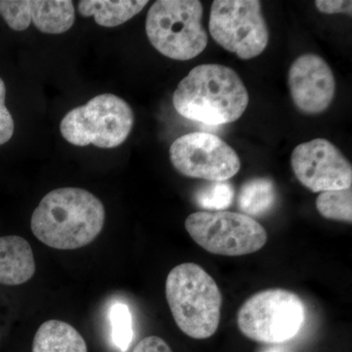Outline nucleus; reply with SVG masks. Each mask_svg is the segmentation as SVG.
Instances as JSON below:
<instances>
[{
	"mask_svg": "<svg viewBox=\"0 0 352 352\" xmlns=\"http://www.w3.org/2000/svg\"><path fill=\"white\" fill-rule=\"evenodd\" d=\"M176 112L185 119L220 126L242 117L249 94L239 75L219 64L199 65L179 82L173 94Z\"/></svg>",
	"mask_w": 352,
	"mask_h": 352,
	"instance_id": "obj_2",
	"label": "nucleus"
},
{
	"mask_svg": "<svg viewBox=\"0 0 352 352\" xmlns=\"http://www.w3.org/2000/svg\"><path fill=\"white\" fill-rule=\"evenodd\" d=\"M288 85L296 107L308 115L325 112L335 97L332 69L323 58L314 53L296 58L289 68Z\"/></svg>",
	"mask_w": 352,
	"mask_h": 352,
	"instance_id": "obj_11",
	"label": "nucleus"
},
{
	"mask_svg": "<svg viewBox=\"0 0 352 352\" xmlns=\"http://www.w3.org/2000/svg\"><path fill=\"white\" fill-rule=\"evenodd\" d=\"M315 6L323 14H352V2L347 0H317Z\"/></svg>",
	"mask_w": 352,
	"mask_h": 352,
	"instance_id": "obj_22",
	"label": "nucleus"
},
{
	"mask_svg": "<svg viewBox=\"0 0 352 352\" xmlns=\"http://www.w3.org/2000/svg\"><path fill=\"white\" fill-rule=\"evenodd\" d=\"M149 2L147 0H119V1H92L83 0L78 2V12L83 17H94L95 22L106 28L118 27L140 13Z\"/></svg>",
	"mask_w": 352,
	"mask_h": 352,
	"instance_id": "obj_14",
	"label": "nucleus"
},
{
	"mask_svg": "<svg viewBox=\"0 0 352 352\" xmlns=\"http://www.w3.org/2000/svg\"><path fill=\"white\" fill-rule=\"evenodd\" d=\"M34 272L36 261L30 243L20 236L0 237V284L27 283Z\"/></svg>",
	"mask_w": 352,
	"mask_h": 352,
	"instance_id": "obj_12",
	"label": "nucleus"
},
{
	"mask_svg": "<svg viewBox=\"0 0 352 352\" xmlns=\"http://www.w3.org/2000/svg\"><path fill=\"white\" fill-rule=\"evenodd\" d=\"M31 18L44 34H63L75 23V7L69 0H31Z\"/></svg>",
	"mask_w": 352,
	"mask_h": 352,
	"instance_id": "obj_15",
	"label": "nucleus"
},
{
	"mask_svg": "<svg viewBox=\"0 0 352 352\" xmlns=\"http://www.w3.org/2000/svg\"><path fill=\"white\" fill-rule=\"evenodd\" d=\"M208 30L221 47L242 60L258 57L270 41L258 0H215Z\"/></svg>",
	"mask_w": 352,
	"mask_h": 352,
	"instance_id": "obj_8",
	"label": "nucleus"
},
{
	"mask_svg": "<svg viewBox=\"0 0 352 352\" xmlns=\"http://www.w3.org/2000/svg\"><path fill=\"white\" fill-rule=\"evenodd\" d=\"M190 237L210 254L240 256L263 249L265 228L256 219L239 212H197L185 220Z\"/></svg>",
	"mask_w": 352,
	"mask_h": 352,
	"instance_id": "obj_7",
	"label": "nucleus"
},
{
	"mask_svg": "<svg viewBox=\"0 0 352 352\" xmlns=\"http://www.w3.org/2000/svg\"><path fill=\"white\" fill-rule=\"evenodd\" d=\"M132 352H173V351L163 339L157 336H150L141 340Z\"/></svg>",
	"mask_w": 352,
	"mask_h": 352,
	"instance_id": "obj_23",
	"label": "nucleus"
},
{
	"mask_svg": "<svg viewBox=\"0 0 352 352\" xmlns=\"http://www.w3.org/2000/svg\"><path fill=\"white\" fill-rule=\"evenodd\" d=\"M291 164L298 182L314 193L351 188V164L327 139L296 146Z\"/></svg>",
	"mask_w": 352,
	"mask_h": 352,
	"instance_id": "obj_10",
	"label": "nucleus"
},
{
	"mask_svg": "<svg viewBox=\"0 0 352 352\" xmlns=\"http://www.w3.org/2000/svg\"><path fill=\"white\" fill-rule=\"evenodd\" d=\"M133 124L131 106L120 97L106 94L69 111L62 120L60 131L71 144L111 149L126 140Z\"/></svg>",
	"mask_w": 352,
	"mask_h": 352,
	"instance_id": "obj_6",
	"label": "nucleus"
},
{
	"mask_svg": "<svg viewBox=\"0 0 352 352\" xmlns=\"http://www.w3.org/2000/svg\"><path fill=\"white\" fill-rule=\"evenodd\" d=\"M6 83L0 78V145L10 140L15 129L12 116L6 108Z\"/></svg>",
	"mask_w": 352,
	"mask_h": 352,
	"instance_id": "obj_21",
	"label": "nucleus"
},
{
	"mask_svg": "<svg viewBox=\"0 0 352 352\" xmlns=\"http://www.w3.org/2000/svg\"><path fill=\"white\" fill-rule=\"evenodd\" d=\"M166 296L176 325L196 340L214 336L221 318L222 294L214 278L198 264L175 266L166 277Z\"/></svg>",
	"mask_w": 352,
	"mask_h": 352,
	"instance_id": "obj_3",
	"label": "nucleus"
},
{
	"mask_svg": "<svg viewBox=\"0 0 352 352\" xmlns=\"http://www.w3.org/2000/svg\"><path fill=\"white\" fill-rule=\"evenodd\" d=\"M110 322L113 344L120 351H126L133 340L132 316L129 307L122 302L113 303L110 310Z\"/></svg>",
	"mask_w": 352,
	"mask_h": 352,
	"instance_id": "obj_19",
	"label": "nucleus"
},
{
	"mask_svg": "<svg viewBox=\"0 0 352 352\" xmlns=\"http://www.w3.org/2000/svg\"><path fill=\"white\" fill-rule=\"evenodd\" d=\"M277 200L274 183L267 177L248 180L240 188L238 206L241 212L249 217H261L270 212Z\"/></svg>",
	"mask_w": 352,
	"mask_h": 352,
	"instance_id": "obj_16",
	"label": "nucleus"
},
{
	"mask_svg": "<svg viewBox=\"0 0 352 352\" xmlns=\"http://www.w3.org/2000/svg\"><path fill=\"white\" fill-rule=\"evenodd\" d=\"M316 208L324 219L351 223V188L322 192L317 197Z\"/></svg>",
	"mask_w": 352,
	"mask_h": 352,
	"instance_id": "obj_17",
	"label": "nucleus"
},
{
	"mask_svg": "<svg viewBox=\"0 0 352 352\" xmlns=\"http://www.w3.org/2000/svg\"><path fill=\"white\" fill-rule=\"evenodd\" d=\"M32 352H87V346L76 328L66 322L52 319L38 328Z\"/></svg>",
	"mask_w": 352,
	"mask_h": 352,
	"instance_id": "obj_13",
	"label": "nucleus"
},
{
	"mask_svg": "<svg viewBox=\"0 0 352 352\" xmlns=\"http://www.w3.org/2000/svg\"><path fill=\"white\" fill-rule=\"evenodd\" d=\"M105 223V208L89 191L65 187L46 194L32 215V233L44 245L76 250L94 242Z\"/></svg>",
	"mask_w": 352,
	"mask_h": 352,
	"instance_id": "obj_1",
	"label": "nucleus"
},
{
	"mask_svg": "<svg viewBox=\"0 0 352 352\" xmlns=\"http://www.w3.org/2000/svg\"><path fill=\"white\" fill-rule=\"evenodd\" d=\"M305 317V303L296 293L267 289L243 303L237 324L248 339L261 344H283L300 332Z\"/></svg>",
	"mask_w": 352,
	"mask_h": 352,
	"instance_id": "obj_5",
	"label": "nucleus"
},
{
	"mask_svg": "<svg viewBox=\"0 0 352 352\" xmlns=\"http://www.w3.org/2000/svg\"><path fill=\"white\" fill-rule=\"evenodd\" d=\"M203 13L199 0H159L148 11L146 34L164 56L179 61L193 59L208 45Z\"/></svg>",
	"mask_w": 352,
	"mask_h": 352,
	"instance_id": "obj_4",
	"label": "nucleus"
},
{
	"mask_svg": "<svg viewBox=\"0 0 352 352\" xmlns=\"http://www.w3.org/2000/svg\"><path fill=\"white\" fill-rule=\"evenodd\" d=\"M0 15L14 31H25L32 23L31 0L0 1Z\"/></svg>",
	"mask_w": 352,
	"mask_h": 352,
	"instance_id": "obj_20",
	"label": "nucleus"
},
{
	"mask_svg": "<svg viewBox=\"0 0 352 352\" xmlns=\"http://www.w3.org/2000/svg\"><path fill=\"white\" fill-rule=\"evenodd\" d=\"M233 198L234 188L228 182H208L199 187L194 195L198 207L217 212L230 207Z\"/></svg>",
	"mask_w": 352,
	"mask_h": 352,
	"instance_id": "obj_18",
	"label": "nucleus"
},
{
	"mask_svg": "<svg viewBox=\"0 0 352 352\" xmlns=\"http://www.w3.org/2000/svg\"><path fill=\"white\" fill-rule=\"evenodd\" d=\"M170 156L178 173L207 182H227L241 168L235 150L219 136L208 132L180 136L171 144Z\"/></svg>",
	"mask_w": 352,
	"mask_h": 352,
	"instance_id": "obj_9",
	"label": "nucleus"
}]
</instances>
